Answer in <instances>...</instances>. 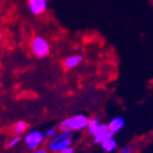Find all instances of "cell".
Segmentation results:
<instances>
[{
	"instance_id": "obj_1",
	"label": "cell",
	"mask_w": 153,
	"mask_h": 153,
	"mask_svg": "<svg viewBox=\"0 0 153 153\" xmlns=\"http://www.w3.org/2000/svg\"><path fill=\"white\" fill-rule=\"evenodd\" d=\"M74 139V134L72 132H60L56 134L54 138H51L48 142V149L51 152L58 153L64 149L71 147Z\"/></svg>"
},
{
	"instance_id": "obj_2",
	"label": "cell",
	"mask_w": 153,
	"mask_h": 153,
	"mask_svg": "<svg viewBox=\"0 0 153 153\" xmlns=\"http://www.w3.org/2000/svg\"><path fill=\"white\" fill-rule=\"evenodd\" d=\"M49 44L45 38L41 37V36H36L32 41V51L34 53L35 56L39 58L46 57L49 54Z\"/></svg>"
},
{
	"instance_id": "obj_3",
	"label": "cell",
	"mask_w": 153,
	"mask_h": 153,
	"mask_svg": "<svg viewBox=\"0 0 153 153\" xmlns=\"http://www.w3.org/2000/svg\"><path fill=\"white\" fill-rule=\"evenodd\" d=\"M45 140V134H43V132L38 130L31 131L24 137V142L26 143L27 149L31 151H34L36 149H38V147L41 146Z\"/></svg>"
},
{
	"instance_id": "obj_4",
	"label": "cell",
	"mask_w": 153,
	"mask_h": 153,
	"mask_svg": "<svg viewBox=\"0 0 153 153\" xmlns=\"http://www.w3.org/2000/svg\"><path fill=\"white\" fill-rule=\"evenodd\" d=\"M92 136H93V142L97 144H101L104 140L108 139L109 137H113L114 134L109 132L107 124H101L99 127L95 129V131L92 134Z\"/></svg>"
},
{
	"instance_id": "obj_5",
	"label": "cell",
	"mask_w": 153,
	"mask_h": 153,
	"mask_svg": "<svg viewBox=\"0 0 153 153\" xmlns=\"http://www.w3.org/2000/svg\"><path fill=\"white\" fill-rule=\"evenodd\" d=\"M29 10L34 16H39L47 10L48 1L47 0H29L27 1Z\"/></svg>"
},
{
	"instance_id": "obj_6",
	"label": "cell",
	"mask_w": 153,
	"mask_h": 153,
	"mask_svg": "<svg viewBox=\"0 0 153 153\" xmlns=\"http://www.w3.org/2000/svg\"><path fill=\"white\" fill-rule=\"evenodd\" d=\"M89 119L90 118L85 115H76L74 117H70V126H71V130L72 131H79L82 130L84 128L88 127V124H89Z\"/></svg>"
},
{
	"instance_id": "obj_7",
	"label": "cell",
	"mask_w": 153,
	"mask_h": 153,
	"mask_svg": "<svg viewBox=\"0 0 153 153\" xmlns=\"http://www.w3.org/2000/svg\"><path fill=\"white\" fill-rule=\"evenodd\" d=\"M125 119L120 116H117V117L113 118L112 120L109 121L107 126H108V130L109 132H112V134H117L119 131L125 127Z\"/></svg>"
},
{
	"instance_id": "obj_8",
	"label": "cell",
	"mask_w": 153,
	"mask_h": 153,
	"mask_svg": "<svg viewBox=\"0 0 153 153\" xmlns=\"http://www.w3.org/2000/svg\"><path fill=\"white\" fill-rule=\"evenodd\" d=\"M82 61H83V56H81V55H74V56L66 58L64 66L66 69H72V68L78 67Z\"/></svg>"
},
{
	"instance_id": "obj_9",
	"label": "cell",
	"mask_w": 153,
	"mask_h": 153,
	"mask_svg": "<svg viewBox=\"0 0 153 153\" xmlns=\"http://www.w3.org/2000/svg\"><path fill=\"white\" fill-rule=\"evenodd\" d=\"M101 147H102V149L106 153H112L117 149V141H116V139L113 136V137H109L108 139L103 141L102 143H101Z\"/></svg>"
},
{
	"instance_id": "obj_10",
	"label": "cell",
	"mask_w": 153,
	"mask_h": 153,
	"mask_svg": "<svg viewBox=\"0 0 153 153\" xmlns=\"http://www.w3.org/2000/svg\"><path fill=\"white\" fill-rule=\"evenodd\" d=\"M26 128H27V124H26L25 121L20 120V121H16V124L13 125L12 130H13V132L16 134V136H20V134H22L23 132H25Z\"/></svg>"
},
{
	"instance_id": "obj_11",
	"label": "cell",
	"mask_w": 153,
	"mask_h": 153,
	"mask_svg": "<svg viewBox=\"0 0 153 153\" xmlns=\"http://www.w3.org/2000/svg\"><path fill=\"white\" fill-rule=\"evenodd\" d=\"M100 125H101V123H100V119L97 117H92L89 119V124H88V127H86V129H88V131H89L90 134H92L94 131H95V129L97 127H99Z\"/></svg>"
},
{
	"instance_id": "obj_12",
	"label": "cell",
	"mask_w": 153,
	"mask_h": 153,
	"mask_svg": "<svg viewBox=\"0 0 153 153\" xmlns=\"http://www.w3.org/2000/svg\"><path fill=\"white\" fill-rule=\"evenodd\" d=\"M20 141H21V136H14V137L11 138V139L8 141V143H7V147H8V148L16 147V146L19 143Z\"/></svg>"
},
{
	"instance_id": "obj_13",
	"label": "cell",
	"mask_w": 153,
	"mask_h": 153,
	"mask_svg": "<svg viewBox=\"0 0 153 153\" xmlns=\"http://www.w3.org/2000/svg\"><path fill=\"white\" fill-rule=\"evenodd\" d=\"M56 134H57V131H56V129H55V128H51V129H48V130L45 132V137L54 138Z\"/></svg>"
},
{
	"instance_id": "obj_14",
	"label": "cell",
	"mask_w": 153,
	"mask_h": 153,
	"mask_svg": "<svg viewBox=\"0 0 153 153\" xmlns=\"http://www.w3.org/2000/svg\"><path fill=\"white\" fill-rule=\"evenodd\" d=\"M134 151V148L129 144V146H126V147H124L120 151H119V152H117V153H132Z\"/></svg>"
},
{
	"instance_id": "obj_15",
	"label": "cell",
	"mask_w": 153,
	"mask_h": 153,
	"mask_svg": "<svg viewBox=\"0 0 153 153\" xmlns=\"http://www.w3.org/2000/svg\"><path fill=\"white\" fill-rule=\"evenodd\" d=\"M74 148L69 147V148H67V149H64V150H61L60 152H58V153H74Z\"/></svg>"
},
{
	"instance_id": "obj_16",
	"label": "cell",
	"mask_w": 153,
	"mask_h": 153,
	"mask_svg": "<svg viewBox=\"0 0 153 153\" xmlns=\"http://www.w3.org/2000/svg\"><path fill=\"white\" fill-rule=\"evenodd\" d=\"M31 153H48L45 149H36V150L32 151Z\"/></svg>"
}]
</instances>
